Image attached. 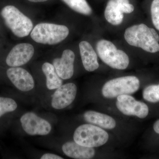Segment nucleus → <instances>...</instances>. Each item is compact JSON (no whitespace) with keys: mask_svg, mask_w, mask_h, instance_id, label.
I'll use <instances>...</instances> for the list:
<instances>
[{"mask_svg":"<svg viewBox=\"0 0 159 159\" xmlns=\"http://www.w3.org/2000/svg\"><path fill=\"white\" fill-rule=\"evenodd\" d=\"M124 37L129 45L151 54L159 53V33L144 23L134 25L125 30Z\"/></svg>","mask_w":159,"mask_h":159,"instance_id":"f257e3e1","label":"nucleus"},{"mask_svg":"<svg viewBox=\"0 0 159 159\" xmlns=\"http://www.w3.org/2000/svg\"><path fill=\"white\" fill-rule=\"evenodd\" d=\"M0 15L6 27L18 37L28 36L33 29L31 20L13 5L3 7L0 11Z\"/></svg>","mask_w":159,"mask_h":159,"instance_id":"f03ea898","label":"nucleus"},{"mask_svg":"<svg viewBox=\"0 0 159 159\" xmlns=\"http://www.w3.org/2000/svg\"><path fill=\"white\" fill-rule=\"evenodd\" d=\"M69 34L66 26L51 23H40L32 29L31 36L36 43L55 45L61 42Z\"/></svg>","mask_w":159,"mask_h":159,"instance_id":"7ed1b4c3","label":"nucleus"},{"mask_svg":"<svg viewBox=\"0 0 159 159\" xmlns=\"http://www.w3.org/2000/svg\"><path fill=\"white\" fill-rule=\"evenodd\" d=\"M97 50L100 59L112 68L124 70L128 67L129 63L128 55L117 48L111 42L100 40L97 43Z\"/></svg>","mask_w":159,"mask_h":159,"instance_id":"20e7f679","label":"nucleus"},{"mask_svg":"<svg viewBox=\"0 0 159 159\" xmlns=\"http://www.w3.org/2000/svg\"><path fill=\"white\" fill-rule=\"evenodd\" d=\"M108 139V134L104 129L91 124L80 125L74 134V142L90 148L102 146L107 143Z\"/></svg>","mask_w":159,"mask_h":159,"instance_id":"39448f33","label":"nucleus"},{"mask_svg":"<svg viewBox=\"0 0 159 159\" xmlns=\"http://www.w3.org/2000/svg\"><path fill=\"white\" fill-rule=\"evenodd\" d=\"M140 87L139 78L135 76H125L109 80L102 87L103 97L113 98L122 95H130L136 92Z\"/></svg>","mask_w":159,"mask_h":159,"instance_id":"423d86ee","label":"nucleus"},{"mask_svg":"<svg viewBox=\"0 0 159 159\" xmlns=\"http://www.w3.org/2000/svg\"><path fill=\"white\" fill-rule=\"evenodd\" d=\"M134 10V7L129 3V0H109L104 11V16L111 25H119L123 21V14L132 13Z\"/></svg>","mask_w":159,"mask_h":159,"instance_id":"0eeeda50","label":"nucleus"},{"mask_svg":"<svg viewBox=\"0 0 159 159\" xmlns=\"http://www.w3.org/2000/svg\"><path fill=\"white\" fill-rule=\"evenodd\" d=\"M20 121L23 130L29 135H47L52 128L49 122L32 112L24 114Z\"/></svg>","mask_w":159,"mask_h":159,"instance_id":"6e6552de","label":"nucleus"},{"mask_svg":"<svg viewBox=\"0 0 159 159\" xmlns=\"http://www.w3.org/2000/svg\"><path fill=\"white\" fill-rule=\"evenodd\" d=\"M117 108L126 116H134L144 119L148 114V107L144 102L137 101L129 95H122L117 97Z\"/></svg>","mask_w":159,"mask_h":159,"instance_id":"1a4fd4ad","label":"nucleus"},{"mask_svg":"<svg viewBox=\"0 0 159 159\" xmlns=\"http://www.w3.org/2000/svg\"><path fill=\"white\" fill-rule=\"evenodd\" d=\"M34 52L33 46L29 43H22L14 46L6 56L5 62L9 67L24 65L33 57Z\"/></svg>","mask_w":159,"mask_h":159,"instance_id":"9d476101","label":"nucleus"},{"mask_svg":"<svg viewBox=\"0 0 159 159\" xmlns=\"http://www.w3.org/2000/svg\"><path fill=\"white\" fill-rule=\"evenodd\" d=\"M77 87L72 83L62 85L52 96L51 105L54 109L61 110L70 105L76 98Z\"/></svg>","mask_w":159,"mask_h":159,"instance_id":"9b49d317","label":"nucleus"},{"mask_svg":"<svg viewBox=\"0 0 159 159\" xmlns=\"http://www.w3.org/2000/svg\"><path fill=\"white\" fill-rule=\"evenodd\" d=\"M6 74L10 82L19 90L27 92L34 89V79L25 69L20 67H9L6 71Z\"/></svg>","mask_w":159,"mask_h":159,"instance_id":"f8f14e48","label":"nucleus"},{"mask_svg":"<svg viewBox=\"0 0 159 159\" xmlns=\"http://www.w3.org/2000/svg\"><path fill=\"white\" fill-rule=\"evenodd\" d=\"M75 54L70 50H66L63 52L61 58H55L53 65L58 76L63 80L70 79L74 73Z\"/></svg>","mask_w":159,"mask_h":159,"instance_id":"ddd939ff","label":"nucleus"},{"mask_svg":"<svg viewBox=\"0 0 159 159\" xmlns=\"http://www.w3.org/2000/svg\"><path fill=\"white\" fill-rule=\"evenodd\" d=\"M80 52L84 67L89 72H93L99 68L97 55L92 45L83 41L79 44Z\"/></svg>","mask_w":159,"mask_h":159,"instance_id":"4468645a","label":"nucleus"},{"mask_svg":"<svg viewBox=\"0 0 159 159\" xmlns=\"http://www.w3.org/2000/svg\"><path fill=\"white\" fill-rule=\"evenodd\" d=\"M62 150L67 156L76 159H90L95 154L93 148L85 147L75 142H66L62 145Z\"/></svg>","mask_w":159,"mask_h":159,"instance_id":"2eb2a0df","label":"nucleus"},{"mask_svg":"<svg viewBox=\"0 0 159 159\" xmlns=\"http://www.w3.org/2000/svg\"><path fill=\"white\" fill-rule=\"evenodd\" d=\"M84 120L89 124L97 125L100 128L112 129L116 127L115 119L108 115L93 111L85 112L84 115Z\"/></svg>","mask_w":159,"mask_h":159,"instance_id":"dca6fc26","label":"nucleus"},{"mask_svg":"<svg viewBox=\"0 0 159 159\" xmlns=\"http://www.w3.org/2000/svg\"><path fill=\"white\" fill-rule=\"evenodd\" d=\"M42 70L46 77V85L48 89H55L62 85V79L58 76L53 65L44 63Z\"/></svg>","mask_w":159,"mask_h":159,"instance_id":"f3484780","label":"nucleus"},{"mask_svg":"<svg viewBox=\"0 0 159 159\" xmlns=\"http://www.w3.org/2000/svg\"><path fill=\"white\" fill-rule=\"evenodd\" d=\"M66 5L74 11L84 15L89 16L93 12L92 8L86 0H62Z\"/></svg>","mask_w":159,"mask_h":159,"instance_id":"a211bd4d","label":"nucleus"},{"mask_svg":"<svg viewBox=\"0 0 159 159\" xmlns=\"http://www.w3.org/2000/svg\"><path fill=\"white\" fill-rule=\"evenodd\" d=\"M15 100L9 97H0V118L6 114L12 112L17 108Z\"/></svg>","mask_w":159,"mask_h":159,"instance_id":"6ab92c4d","label":"nucleus"},{"mask_svg":"<svg viewBox=\"0 0 159 159\" xmlns=\"http://www.w3.org/2000/svg\"><path fill=\"white\" fill-rule=\"evenodd\" d=\"M143 97L145 100L151 102H159V84L148 86L144 89Z\"/></svg>","mask_w":159,"mask_h":159,"instance_id":"aec40b11","label":"nucleus"},{"mask_svg":"<svg viewBox=\"0 0 159 159\" xmlns=\"http://www.w3.org/2000/svg\"><path fill=\"white\" fill-rule=\"evenodd\" d=\"M150 16L153 28L159 33V0H152L151 3Z\"/></svg>","mask_w":159,"mask_h":159,"instance_id":"412c9836","label":"nucleus"},{"mask_svg":"<svg viewBox=\"0 0 159 159\" xmlns=\"http://www.w3.org/2000/svg\"><path fill=\"white\" fill-rule=\"evenodd\" d=\"M41 159H63L62 157L52 153H46L43 155Z\"/></svg>","mask_w":159,"mask_h":159,"instance_id":"4be33fe9","label":"nucleus"},{"mask_svg":"<svg viewBox=\"0 0 159 159\" xmlns=\"http://www.w3.org/2000/svg\"><path fill=\"white\" fill-rule=\"evenodd\" d=\"M153 129L156 133L159 134V119L154 124Z\"/></svg>","mask_w":159,"mask_h":159,"instance_id":"5701e85b","label":"nucleus"},{"mask_svg":"<svg viewBox=\"0 0 159 159\" xmlns=\"http://www.w3.org/2000/svg\"><path fill=\"white\" fill-rule=\"evenodd\" d=\"M28 1L30 2H32L38 3L43 2H46L48 0H28Z\"/></svg>","mask_w":159,"mask_h":159,"instance_id":"b1692460","label":"nucleus"}]
</instances>
